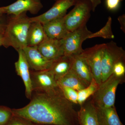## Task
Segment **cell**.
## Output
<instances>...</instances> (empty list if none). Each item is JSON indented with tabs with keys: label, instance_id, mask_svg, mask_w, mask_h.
Listing matches in <instances>:
<instances>
[{
	"label": "cell",
	"instance_id": "cell-1",
	"mask_svg": "<svg viewBox=\"0 0 125 125\" xmlns=\"http://www.w3.org/2000/svg\"><path fill=\"white\" fill-rule=\"evenodd\" d=\"M35 92L28 105L19 109H11L13 115L39 124L76 125L79 123L78 112L62 92Z\"/></svg>",
	"mask_w": 125,
	"mask_h": 125
},
{
	"label": "cell",
	"instance_id": "cell-2",
	"mask_svg": "<svg viewBox=\"0 0 125 125\" xmlns=\"http://www.w3.org/2000/svg\"><path fill=\"white\" fill-rule=\"evenodd\" d=\"M27 13L11 15L8 19L2 38V46L5 47H11L17 51L27 46V35L31 22Z\"/></svg>",
	"mask_w": 125,
	"mask_h": 125
},
{
	"label": "cell",
	"instance_id": "cell-3",
	"mask_svg": "<svg viewBox=\"0 0 125 125\" xmlns=\"http://www.w3.org/2000/svg\"><path fill=\"white\" fill-rule=\"evenodd\" d=\"M123 81L124 76L118 77L113 73L101 83L92 96L91 101L95 107L103 108L114 106L117 88Z\"/></svg>",
	"mask_w": 125,
	"mask_h": 125
},
{
	"label": "cell",
	"instance_id": "cell-4",
	"mask_svg": "<svg viewBox=\"0 0 125 125\" xmlns=\"http://www.w3.org/2000/svg\"><path fill=\"white\" fill-rule=\"evenodd\" d=\"M74 6L64 17L65 25L70 32L86 25L92 11V4L89 0H76Z\"/></svg>",
	"mask_w": 125,
	"mask_h": 125
},
{
	"label": "cell",
	"instance_id": "cell-5",
	"mask_svg": "<svg viewBox=\"0 0 125 125\" xmlns=\"http://www.w3.org/2000/svg\"><path fill=\"white\" fill-rule=\"evenodd\" d=\"M125 52L122 47L112 41L105 43L103 49L101 63V79L104 82L113 74L114 65L125 61Z\"/></svg>",
	"mask_w": 125,
	"mask_h": 125
},
{
	"label": "cell",
	"instance_id": "cell-6",
	"mask_svg": "<svg viewBox=\"0 0 125 125\" xmlns=\"http://www.w3.org/2000/svg\"><path fill=\"white\" fill-rule=\"evenodd\" d=\"M33 92L55 94L62 92L57 81L49 70L40 71L30 70Z\"/></svg>",
	"mask_w": 125,
	"mask_h": 125
},
{
	"label": "cell",
	"instance_id": "cell-7",
	"mask_svg": "<svg viewBox=\"0 0 125 125\" xmlns=\"http://www.w3.org/2000/svg\"><path fill=\"white\" fill-rule=\"evenodd\" d=\"M92 33L88 29L86 25L70 32L62 39L64 55L71 56L81 54L83 50L82 48L83 42L88 39Z\"/></svg>",
	"mask_w": 125,
	"mask_h": 125
},
{
	"label": "cell",
	"instance_id": "cell-8",
	"mask_svg": "<svg viewBox=\"0 0 125 125\" xmlns=\"http://www.w3.org/2000/svg\"><path fill=\"white\" fill-rule=\"evenodd\" d=\"M105 44H97L92 47L83 49L80 54L88 65L93 78L99 85L102 83L101 63L103 49Z\"/></svg>",
	"mask_w": 125,
	"mask_h": 125
},
{
	"label": "cell",
	"instance_id": "cell-9",
	"mask_svg": "<svg viewBox=\"0 0 125 125\" xmlns=\"http://www.w3.org/2000/svg\"><path fill=\"white\" fill-rule=\"evenodd\" d=\"M55 4L45 13L36 17L30 18L31 22H39L44 24L56 19L62 18L66 14L67 10L74 5L76 0H56Z\"/></svg>",
	"mask_w": 125,
	"mask_h": 125
},
{
	"label": "cell",
	"instance_id": "cell-10",
	"mask_svg": "<svg viewBox=\"0 0 125 125\" xmlns=\"http://www.w3.org/2000/svg\"><path fill=\"white\" fill-rule=\"evenodd\" d=\"M30 69L34 71L49 70L53 61L46 59L38 49V46H27L23 49Z\"/></svg>",
	"mask_w": 125,
	"mask_h": 125
},
{
	"label": "cell",
	"instance_id": "cell-11",
	"mask_svg": "<svg viewBox=\"0 0 125 125\" xmlns=\"http://www.w3.org/2000/svg\"><path fill=\"white\" fill-rule=\"evenodd\" d=\"M43 7L41 0H17L11 4L4 7L5 14L17 15L29 11L36 14Z\"/></svg>",
	"mask_w": 125,
	"mask_h": 125
},
{
	"label": "cell",
	"instance_id": "cell-12",
	"mask_svg": "<svg viewBox=\"0 0 125 125\" xmlns=\"http://www.w3.org/2000/svg\"><path fill=\"white\" fill-rule=\"evenodd\" d=\"M17 51L19 54V58L18 61L15 63L16 71L18 75L22 78L24 83L26 97L30 99L33 90L29 65L23 49H19Z\"/></svg>",
	"mask_w": 125,
	"mask_h": 125
},
{
	"label": "cell",
	"instance_id": "cell-13",
	"mask_svg": "<svg viewBox=\"0 0 125 125\" xmlns=\"http://www.w3.org/2000/svg\"><path fill=\"white\" fill-rule=\"evenodd\" d=\"M38 49L44 57L50 61L56 60L64 55L62 39L47 37L39 45Z\"/></svg>",
	"mask_w": 125,
	"mask_h": 125
},
{
	"label": "cell",
	"instance_id": "cell-14",
	"mask_svg": "<svg viewBox=\"0 0 125 125\" xmlns=\"http://www.w3.org/2000/svg\"><path fill=\"white\" fill-rule=\"evenodd\" d=\"M64 17L56 19L42 24L48 37L60 40L64 39L69 34L70 32L65 25Z\"/></svg>",
	"mask_w": 125,
	"mask_h": 125
},
{
	"label": "cell",
	"instance_id": "cell-15",
	"mask_svg": "<svg viewBox=\"0 0 125 125\" xmlns=\"http://www.w3.org/2000/svg\"><path fill=\"white\" fill-rule=\"evenodd\" d=\"M78 118L80 125H100L97 109L91 100L81 105Z\"/></svg>",
	"mask_w": 125,
	"mask_h": 125
},
{
	"label": "cell",
	"instance_id": "cell-16",
	"mask_svg": "<svg viewBox=\"0 0 125 125\" xmlns=\"http://www.w3.org/2000/svg\"><path fill=\"white\" fill-rule=\"evenodd\" d=\"M72 56V63L71 69L79 78L86 83H90L93 78L85 59L80 54Z\"/></svg>",
	"mask_w": 125,
	"mask_h": 125
},
{
	"label": "cell",
	"instance_id": "cell-17",
	"mask_svg": "<svg viewBox=\"0 0 125 125\" xmlns=\"http://www.w3.org/2000/svg\"><path fill=\"white\" fill-rule=\"evenodd\" d=\"M47 37L41 23L32 22L27 35V46H38Z\"/></svg>",
	"mask_w": 125,
	"mask_h": 125
},
{
	"label": "cell",
	"instance_id": "cell-18",
	"mask_svg": "<svg viewBox=\"0 0 125 125\" xmlns=\"http://www.w3.org/2000/svg\"><path fill=\"white\" fill-rule=\"evenodd\" d=\"M72 63V56L64 55L53 61L49 70L57 81L71 70Z\"/></svg>",
	"mask_w": 125,
	"mask_h": 125
},
{
	"label": "cell",
	"instance_id": "cell-19",
	"mask_svg": "<svg viewBox=\"0 0 125 125\" xmlns=\"http://www.w3.org/2000/svg\"><path fill=\"white\" fill-rule=\"evenodd\" d=\"M57 83L60 86L69 87L77 91L85 88L90 84L79 78L71 69L57 80Z\"/></svg>",
	"mask_w": 125,
	"mask_h": 125
},
{
	"label": "cell",
	"instance_id": "cell-20",
	"mask_svg": "<svg viewBox=\"0 0 125 125\" xmlns=\"http://www.w3.org/2000/svg\"><path fill=\"white\" fill-rule=\"evenodd\" d=\"M96 108L100 125H123L120 120L114 106Z\"/></svg>",
	"mask_w": 125,
	"mask_h": 125
},
{
	"label": "cell",
	"instance_id": "cell-21",
	"mask_svg": "<svg viewBox=\"0 0 125 125\" xmlns=\"http://www.w3.org/2000/svg\"><path fill=\"white\" fill-rule=\"evenodd\" d=\"M99 85L94 79L88 86L85 88L78 91V103L79 105H83L87 99L93 96L97 89Z\"/></svg>",
	"mask_w": 125,
	"mask_h": 125
},
{
	"label": "cell",
	"instance_id": "cell-22",
	"mask_svg": "<svg viewBox=\"0 0 125 125\" xmlns=\"http://www.w3.org/2000/svg\"><path fill=\"white\" fill-rule=\"evenodd\" d=\"M112 19L109 16L104 27L96 32L92 33L89 36L88 39L96 37H102L105 39H112L114 38V36L112 29Z\"/></svg>",
	"mask_w": 125,
	"mask_h": 125
},
{
	"label": "cell",
	"instance_id": "cell-23",
	"mask_svg": "<svg viewBox=\"0 0 125 125\" xmlns=\"http://www.w3.org/2000/svg\"><path fill=\"white\" fill-rule=\"evenodd\" d=\"M59 86L64 97L67 100L73 104H78V91L69 87Z\"/></svg>",
	"mask_w": 125,
	"mask_h": 125
},
{
	"label": "cell",
	"instance_id": "cell-24",
	"mask_svg": "<svg viewBox=\"0 0 125 125\" xmlns=\"http://www.w3.org/2000/svg\"><path fill=\"white\" fill-rule=\"evenodd\" d=\"M13 114L11 109L4 106H0V125H6Z\"/></svg>",
	"mask_w": 125,
	"mask_h": 125
},
{
	"label": "cell",
	"instance_id": "cell-25",
	"mask_svg": "<svg viewBox=\"0 0 125 125\" xmlns=\"http://www.w3.org/2000/svg\"><path fill=\"white\" fill-rule=\"evenodd\" d=\"M124 62H117L114 65L113 73L118 77L124 76L125 73V66Z\"/></svg>",
	"mask_w": 125,
	"mask_h": 125
},
{
	"label": "cell",
	"instance_id": "cell-26",
	"mask_svg": "<svg viewBox=\"0 0 125 125\" xmlns=\"http://www.w3.org/2000/svg\"><path fill=\"white\" fill-rule=\"evenodd\" d=\"M6 125H32L29 124L27 120L22 117L13 114Z\"/></svg>",
	"mask_w": 125,
	"mask_h": 125
},
{
	"label": "cell",
	"instance_id": "cell-27",
	"mask_svg": "<svg viewBox=\"0 0 125 125\" xmlns=\"http://www.w3.org/2000/svg\"><path fill=\"white\" fill-rule=\"evenodd\" d=\"M123 0H106V7L108 10L115 11L118 9L121 1Z\"/></svg>",
	"mask_w": 125,
	"mask_h": 125
},
{
	"label": "cell",
	"instance_id": "cell-28",
	"mask_svg": "<svg viewBox=\"0 0 125 125\" xmlns=\"http://www.w3.org/2000/svg\"><path fill=\"white\" fill-rule=\"evenodd\" d=\"M118 20L121 26V29L125 33V14L120 16L118 18Z\"/></svg>",
	"mask_w": 125,
	"mask_h": 125
},
{
	"label": "cell",
	"instance_id": "cell-29",
	"mask_svg": "<svg viewBox=\"0 0 125 125\" xmlns=\"http://www.w3.org/2000/svg\"><path fill=\"white\" fill-rule=\"evenodd\" d=\"M91 1L92 5V11H94L97 7L101 4V0H89Z\"/></svg>",
	"mask_w": 125,
	"mask_h": 125
},
{
	"label": "cell",
	"instance_id": "cell-30",
	"mask_svg": "<svg viewBox=\"0 0 125 125\" xmlns=\"http://www.w3.org/2000/svg\"><path fill=\"white\" fill-rule=\"evenodd\" d=\"M3 16H0V34H4L5 28L6 23L3 21Z\"/></svg>",
	"mask_w": 125,
	"mask_h": 125
},
{
	"label": "cell",
	"instance_id": "cell-31",
	"mask_svg": "<svg viewBox=\"0 0 125 125\" xmlns=\"http://www.w3.org/2000/svg\"><path fill=\"white\" fill-rule=\"evenodd\" d=\"M5 13L4 7H0V16H3Z\"/></svg>",
	"mask_w": 125,
	"mask_h": 125
},
{
	"label": "cell",
	"instance_id": "cell-32",
	"mask_svg": "<svg viewBox=\"0 0 125 125\" xmlns=\"http://www.w3.org/2000/svg\"><path fill=\"white\" fill-rule=\"evenodd\" d=\"M2 38L3 34H0V46H2Z\"/></svg>",
	"mask_w": 125,
	"mask_h": 125
},
{
	"label": "cell",
	"instance_id": "cell-33",
	"mask_svg": "<svg viewBox=\"0 0 125 125\" xmlns=\"http://www.w3.org/2000/svg\"></svg>",
	"mask_w": 125,
	"mask_h": 125
}]
</instances>
